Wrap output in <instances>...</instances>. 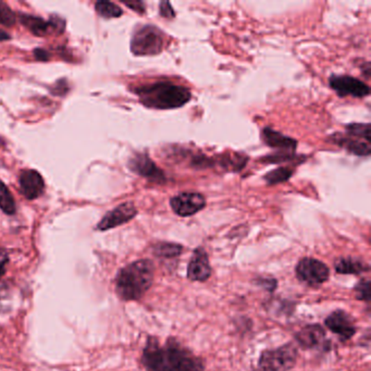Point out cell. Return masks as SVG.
Returning a JSON list of instances; mask_svg holds the SVG:
<instances>
[{
    "instance_id": "obj_1",
    "label": "cell",
    "mask_w": 371,
    "mask_h": 371,
    "mask_svg": "<svg viewBox=\"0 0 371 371\" xmlns=\"http://www.w3.org/2000/svg\"><path fill=\"white\" fill-rule=\"evenodd\" d=\"M142 364L146 371H205L203 361L174 338L163 345L154 336L148 338Z\"/></svg>"
},
{
    "instance_id": "obj_2",
    "label": "cell",
    "mask_w": 371,
    "mask_h": 371,
    "mask_svg": "<svg viewBox=\"0 0 371 371\" xmlns=\"http://www.w3.org/2000/svg\"><path fill=\"white\" fill-rule=\"evenodd\" d=\"M133 92L145 107L158 110L180 108L192 98L190 88L178 85L170 81H159L138 86Z\"/></svg>"
},
{
    "instance_id": "obj_3",
    "label": "cell",
    "mask_w": 371,
    "mask_h": 371,
    "mask_svg": "<svg viewBox=\"0 0 371 371\" xmlns=\"http://www.w3.org/2000/svg\"><path fill=\"white\" fill-rule=\"evenodd\" d=\"M155 267L149 259L134 261L119 271L115 291L122 301H138L151 288Z\"/></svg>"
},
{
    "instance_id": "obj_4",
    "label": "cell",
    "mask_w": 371,
    "mask_h": 371,
    "mask_svg": "<svg viewBox=\"0 0 371 371\" xmlns=\"http://www.w3.org/2000/svg\"><path fill=\"white\" fill-rule=\"evenodd\" d=\"M299 349L288 343L278 349L263 351L258 361V371H290L296 365Z\"/></svg>"
},
{
    "instance_id": "obj_5",
    "label": "cell",
    "mask_w": 371,
    "mask_h": 371,
    "mask_svg": "<svg viewBox=\"0 0 371 371\" xmlns=\"http://www.w3.org/2000/svg\"><path fill=\"white\" fill-rule=\"evenodd\" d=\"M165 45L163 33L155 26H143L134 32L131 51L135 56L158 55Z\"/></svg>"
},
{
    "instance_id": "obj_6",
    "label": "cell",
    "mask_w": 371,
    "mask_h": 371,
    "mask_svg": "<svg viewBox=\"0 0 371 371\" xmlns=\"http://www.w3.org/2000/svg\"><path fill=\"white\" fill-rule=\"evenodd\" d=\"M296 277L299 281L311 288H318L328 281L330 270L328 266L318 259L305 257L296 266Z\"/></svg>"
},
{
    "instance_id": "obj_7",
    "label": "cell",
    "mask_w": 371,
    "mask_h": 371,
    "mask_svg": "<svg viewBox=\"0 0 371 371\" xmlns=\"http://www.w3.org/2000/svg\"><path fill=\"white\" fill-rule=\"evenodd\" d=\"M329 84L340 97L363 98L370 94V88L365 82L351 76H331Z\"/></svg>"
},
{
    "instance_id": "obj_8",
    "label": "cell",
    "mask_w": 371,
    "mask_h": 371,
    "mask_svg": "<svg viewBox=\"0 0 371 371\" xmlns=\"http://www.w3.org/2000/svg\"><path fill=\"white\" fill-rule=\"evenodd\" d=\"M170 206L173 213L178 216L190 217L205 208L206 199L203 194L183 192L173 196L170 199Z\"/></svg>"
},
{
    "instance_id": "obj_9",
    "label": "cell",
    "mask_w": 371,
    "mask_h": 371,
    "mask_svg": "<svg viewBox=\"0 0 371 371\" xmlns=\"http://www.w3.org/2000/svg\"><path fill=\"white\" fill-rule=\"evenodd\" d=\"M324 324L327 328L339 336L342 341H349L357 331L353 318L341 309L334 311L332 314L329 315Z\"/></svg>"
},
{
    "instance_id": "obj_10",
    "label": "cell",
    "mask_w": 371,
    "mask_h": 371,
    "mask_svg": "<svg viewBox=\"0 0 371 371\" xmlns=\"http://www.w3.org/2000/svg\"><path fill=\"white\" fill-rule=\"evenodd\" d=\"M129 168L138 176H144L153 182L163 183L166 181L163 171L145 154H136L132 157L129 161Z\"/></svg>"
},
{
    "instance_id": "obj_11",
    "label": "cell",
    "mask_w": 371,
    "mask_h": 371,
    "mask_svg": "<svg viewBox=\"0 0 371 371\" xmlns=\"http://www.w3.org/2000/svg\"><path fill=\"white\" fill-rule=\"evenodd\" d=\"M136 215H138V209L134 204L126 201L109 211L98 224L97 229L101 231H107L117 228V226L128 224L129 221L132 220Z\"/></svg>"
},
{
    "instance_id": "obj_12",
    "label": "cell",
    "mask_w": 371,
    "mask_h": 371,
    "mask_svg": "<svg viewBox=\"0 0 371 371\" xmlns=\"http://www.w3.org/2000/svg\"><path fill=\"white\" fill-rule=\"evenodd\" d=\"M211 266L208 254L203 247L194 249L188 266V279L191 281L205 282L211 278Z\"/></svg>"
},
{
    "instance_id": "obj_13",
    "label": "cell",
    "mask_w": 371,
    "mask_h": 371,
    "mask_svg": "<svg viewBox=\"0 0 371 371\" xmlns=\"http://www.w3.org/2000/svg\"><path fill=\"white\" fill-rule=\"evenodd\" d=\"M20 21L23 26L36 36H46L48 33L57 31L61 33L65 28V22L60 19H51V21H45L40 17H33L28 15H20Z\"/></svg>"
},
{
    "instance_id": "obj_14",
    "label": "cell",
    "mask_w": 371,
    "mask_h": 371,
    "mask_svg": "<svg viewBox=\"0 0 371 371\" xmlns=\"http://www.w3.org/2000/svg\"><path fill=\"white\" fill-rule=\"evenodd\" d=\"M19 182H20L21 192L30 201L38 199L45 190L43 178L40 172L35 170L23 171Z\"/></svg>"
},
{
    "instance_id": "obj_15",
    "label": "cell",
    "mask_w": 371,
    "mask_h": 371,
    "mask_svg": "<svg viewBox=\"0 0 371 371\" xmlns=\"http://www.w3.org/2000/svg\"><path fill=\"white\" fill-rule=\"evenodd\" d=\"M295 340L303 349H318L326 344V332L319 324H311L301 329L296 333Z\"/></svg>"
},
{
    "instance_id": "obj_16",
    "label": "cell",
    "mask_w": 371,
    "mask_h": 371,
    "mask_svg": "<svg viewBox=\"0 0 371 371\" xmlns=\"http://www.w3.org/2000/svg\"><path fill=\"white\" fill-rule=\"evenodd\" d=\"M329 141L336 144V145L341 146L342 148L346 149L349 153L353 154V155L359 156V157H368V156H370V143L359 140V138L349 135L345 136L343 134H334Z\"/></svg>"
},
{
    "instance_id": "obj_17",
    "label": "cell",
    "mask_w": 371,
    "mask_h": 371,
    "mask_svg": "<svg viewBox=\"0 0 371 371\" xmlns=\"http://www.w3.org/2000/svg\"><path fill=\"white\" fill-rule=\"evenodd\" d=\"M261 138L263 143L269 147L278 148L288 153H294L297 141L294 138H288L284 134L280 133L278 131L272 130L271 128H263L261 131Z\"/></svg>"
},
{
    "instance_id": "obj_18",
    "label": "cell",
    "mask_w": 371,
    "mask_h": 371,
    "mask_svg": "<svg viewBox=\"0 0 371 371\" xmlns=\"http://www.w3.org/2000/svg\"><path fill=\"white\" fill-rule=\"evenodd\" d=\"M334 269L338 274H361L369 270L368 265L356 257H341L334 261Z\"/></svg>"
},
{
    "instance_id": "obj_19",
    "label": "cell",
    "mask_w": 371,
    "mask_h": 371,
    "mask_svg": "<svg viewBox=\"0 0 371 371\" xmlns=\"http://www.w3.org/2000/svg\"><path fill=\"white\" fill-rule=\"evenodd\" d=\"M153 252L159 258H176L183 252V246L170 242H160L154 245Z\"/></svg>"
},
{
    "instance_id": "obj_20",
    "label": "cell",
    "mask_w": 371,
    "mask_h": 371,
    "mask_svg": "<svg viewBox=\"0 0 371 371\" xmlns=\"http://www.w3.org/2000/svg\"><path fill=\"white\" fill-rule=\"evenodd\" d=\"M294 170L292 167H279L263 176V180L266 181L268 186L283 183L293 176Z\"/></svg>"
},
{
    "instance_id": "obj_21",
    "label": "cell",
    "mask_w": 371,
    "mask_h": 371,
    "mask_svg": "<svg viewBox=\"0 0 371 371\" xmlns=\"http://www.w3.org/2000/svg\"><path fill=\"white\" fill-rule=\"evenodd\" d=\"M346 133L370 143V124L369 123H351L346 126Z\"/></svg>"
},
{
    "instance_id": "obj_22",
    "label": "cell",
    "mask_w": 371,
    "mask_h": 371,
    "mask_svg": "<svg viewBox=\"0 0 371 371\" xmlns=\"http://www.w3.org/2000/svg\"><path fill=\"white\" fill-rule=\"evenodd\" d=\"M96 11L98 15H101L104 18H119L122 15L123 11L120 7L110 1H97L95 5Z\"/></svg>"
},
{
    "instance_id": "obj_23",
    "label": "cell",
    "mask_w": 371,
    "mask_h": 371,
    "mask_svg": "<svg viewBox=\"0 0 371 371\" xmlns=\"http://www.w3.org/2000/svg\"><path fill=\"white\" fill-rule=\"evenodd\" d=\"M0 209L6 215H13V213H15V211H17L13 195H11L7 186L1 181H0Z\"/></svg>"
},
{
    "instance_id": "obj_24",
    "label": "cell",
    "mask_w": 371,
    "mask_h": 371,
    "mask_svg": "<svg viewBox=\"0 0 371 371\" xmlns=\"http://www.w3.org/2000/svg\"><path fill=\"white\" fill-rule=\"evenodd\" d=\"M15 20L17 19H15V13L11 10V8L3 1H0V24L5 26H15Z\"/></svg>"
},
{
    "instance_id": "obj_25",
    "label": "cell",
    "mask_w": 371,
    "mask_h": 371,
    "mask_svg": "<svg viewBox=\"0 0 371 371\" xmlns=\"http://www.w3.org/2000/svg\"><path fill=\"white\" fill-rule=\"evenodd\" d=\"M354 291H355L357 299L369 303L370 302V281H369V279H363L361 281H359V283L354 288Z\"/></svg>"
},
{
    "instance_id": "obj_26",
    "label": "cell",
    "mask_w": 371,
    "mask_h": 371,
    "mask_svg": "<svg viewBox=\"0 0 371 371\" xmlns=\"http://www.w3.org/2000/svg\"><path fill=\"white\" fill-rule=\"evenodd\" d=\"M297 158H299V157H296V156L294 155V153L283 151V153L276 154V155L266 156V158H263V161L270 163H288V161H294Z\"/></svg>"
},
{
    "instance_id": "obj_27",
    "label": "cell",
    "mask_w": 371,
    "mask_h": 371,
    "mask_svg": "<svg viewBox=\"0 0 371 371\" xmlns=\"http://www.w3.org/2000/svg\"><path fill=\"white\" fill-rule=\"evenodd\" d=\"M159 13L161 17L166 19H173L176 17V13L173 10L172 6L169 1H163L159 3Z\"/></svg>"
},
{
    "instance_id": "obj_28",
    "label": "cell",
    "mask_w": 371,
    "mask_h": 371,
    "mask_svg": "<svg viewBox=\"0 0 371 371\" xmlns=\"http://www.w3.org/2000/svg\"><path fill=\"white\" fill-rule=\"evenodd\" d=\"M8 261H9V256H8L7 251L0 249V278L5 274Z\"/></svg>"
},
{
    "instance_id": "obj_29",
    "label": "cell",
    "mask_w": 371,
    "mask_h": 371,
    "mask_svg": "<svg viewBox=\"0 0 371 371\" xmlns=\"http://www.w3.org/2000/svg\"><path fill=\"white\" fill-rule=\"evenodd\" d=\"M126 7L131 8L132 10L138 13H143L145 11V5L142 1H133V3H124Z\"/></svg>"
},
{
    "instance_id": "obj_30",
    "label": "cell",
    "mask_w": 371,
    "mask_h": 371,
    "mask_svg": "<svg viewBox=\"0 0 371 371\" xmlns=\"http://www.w3.org/2000/svg\"><path fill=\"white\" fill-rule=\"evenodd\" d=\"M34 53H35V57L38 58V60L45 61L49 58L47 51H43V49H36Z\"/></svg>"
},
{
    "instance_id": "obj_31",
    "label": "cell",
    "mask_w": 371,
    "mask_h": 371,
    "mask_svg": "<svg viewBox=\"0 0 371 371\" xmlns=\"http://www.w3.org/2000/svg\"><path fill=\"white\" fill-rule=\"evenodd\" d=\"M10 40V36L8 33H6L5 31L0 30V42H3V40Z\"/></svg>"
}]
</instances>
